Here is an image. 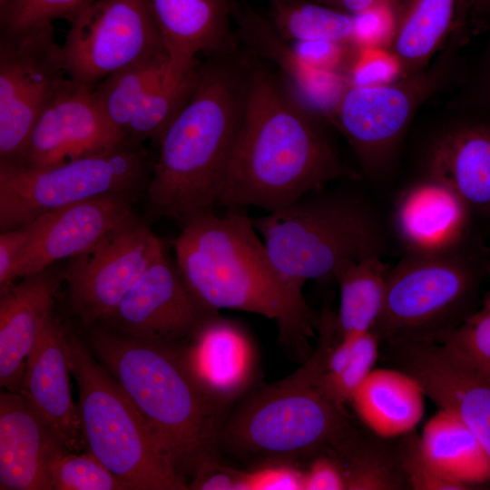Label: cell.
<instances>
[{
  "label": "cell",
  "mask_w": 490,
  "mask_h": 490,
  "mask_svg": "<svg viewBox=\"0 0 490 490\" xmlns=\"http://www.w3.org/2000/svg\"><path fill=\"white\" fill-rule=\"evenodd\" d=\"M253 57L245 118L218 206L281 210L345 175L319 114Z\"/></svg>",
  "instance_id": "cell-1"
},
{
  "label": "cell",
  "mask_w": 490,
  "mask_h": 490,
  "mask_svg": "<svg viewBox=\"0 0 490 490\" xmlns=\"http://www.w3.org/2000/svg\"><path fill=\"white\" fill-rule=\"evenodd\" d=\"M252 64L241 46L201 62L192 93L158 142L145 191L158 216L184 224L214 212L245 118Z\"/></svg>",
  "instance_id": "cell-2"
},
{
  "label": "cell",
  "mask_w": 490,
  "mask_h": 490,
  "mask_svg": "<svg viewBox=\"0 0 490 490\" xmlns=\"http://www.w3.org/2000/svg\"><path fill=\"white\" fill-rule=\"evenodd\" d=\"M176 265L188 288L205 307L264 316L277 324L280 342L306 360L320 316L302 288L273 263L252 218L232 209L195 217L173 240Z\"/></svg>",
  "instance_id": "cell-3"
},
{
  "label": "cell",
  "mask_w": 490,
  "mask_h": 490,
  "mask_svg": "<svg viewBox=\"0 0 490 490\" xmlns=\"http://www.w3.org/2000/svg\"><path fill=\"white\" fill-rule=\"evenodd\" d=\"M85 343L140 411L179 475L189 483L219 460L226 416L189 372L181 344L130 337L93 326Z\"/></svg>",
  "instance_id": "cell-4"
},
{
  "label": "cell",
  "mask_w": 490,
  "mask_h": 490,
  "mask_svg": "<svg viewBox=\"0 0 490 490\" xmlns=\"http://www.w3.org/2000/svg\"><path fill=\"white\" fill-rule=\"evenodd\" d=\"M316 348L293 374L250 390L221 424L219 450L243 459L293 464L327 453L353 428L345 408L318 387L337 341L334 326L318 328Z\"/></svg>",
  "instance_id": "cell-5"
},
{
  "label": "cell",
  "mask_w": 490,
  "mask_h": 490,
  "mask_svg": "<svg viewBox=\"0 0 490 490\" xmlns=\"http://www.w3.org/2000/svg\"><path fill=\"white\" fill-rule=\"evenodd\" d=\"M326 187L252 219L278 270L302 289L309 279H335L352 262L382 257L386 247L369 206L352 192Z\"/></svg>",
  "instance_id": "cell-6"
},
{
  "label": "cell",
  "mask_w": 490,
  "mask_h": 490,
  "mask_svg": "<svg viewBox=\"0 0 490 490\" xmlns=\"http://www.w3.org/2000/svg\"><path fill=\"white\" fill-rule=\"evenodd\" d=\"M65 350L77 384L86 451L128 490L188 489L140 411L85 341L67 325Z\"/></svg>",
  "instance_id": "cell-7"
},
{
  "label": "cell",
  "mask_w": 490,
  "mask_h": 490,
  "mask_svg": "<svg viewBox=\"0 0 490 490\" xmlns=\"http://www.w3.org/2000/svg\"><path fill=\"white\" fill-rule=\"evenodd\" d=\"M490 261L463 246L390 268L374 332L382 344L441 343L479 306Z\"/></svg>",
  "instance_id": "cell-8"
},
{
  "label": "cell",
  "mask_w": 490,
  "mask_h": 490,
  "mask_svg": "<svg viewBox=\"0 0 490 490\" xmlns=\"http://www.w3.org/2000/svg\"><path fill=\"white\" fill-rule=\"evenodd\" d=\"M153 162L142 144L130 142L47 169L0 162V230L95 197L146 191Z\"/></svg>",
  "instance_id": "cell-9"
},
{
  "label": "cell",
  "mask_w": 490,
  "mask_h": 490,
  "mask_svg": "<svg viewBox=\"0 0 490 490\" xmlns=\"http://www.w3.org/2000/svg\"><path fill=\"white\" fill-rule=\"evenodd\" d=\"M70 82L53 23L0 31V162L20 159L37 120Z\"/></svg>",
  "instance_id": "cell-10"
},
{
  "label": "cell",
  "mask_w": 490,
  "mask_h": 490,
  "mask_svg": "<svg viewBox=\"0 0 490 490\" xmlns=\"http://www.w3.org/2000/svg\"><path fill=\"white\" fill-rule=\"evenodd\" d=\"M70 24L62 47L77 86L93 91L113 73L168 56L148 0H95Z\"/></svg>",
  "instance_id": "cell-11"
},
{
  "label": "cell",
  "mask_w": 490,
  "mask_h": 490,
  "mask_svg": "<svg viewBox=\"0 0 490 490\" xmlns=\"http://www.w3.org/2000/svg\"><path fill=\"white\" fill-rule=\"evenodd\" d=\"M164 250L135 216L109 231L70 259L63 274L73 311L87 326L102 323Z\"/></svg>",
  "instance_id": "cell-12"
},
{
  "label": "cell",
  "mask_w": 490,
  "mask_h": 490,
  "mask_svg": "<svg viewBox=\"0 0 490 490\" xmlns=\"http://www.w3.org/2000/svg\"><path fill=\"white\" fill-rule=\"evenodd\" d=\"M217 314L195 298L164 250L99 325L133 338L181 344Z\"/></svg>",
  "instance_id": "cell-13"
},
{
  "label": "cell",
  "mask_w": 490,
  "mask_h": 490,
  "mask_svg": "<svg viewBox=\"0 0 490 490\" xmlns=\"http://www.w3.org/2000/svg\"><path fill=\"white\" fill-rule=\"evenodd\" d=\"M391 368L415 378L439 409L457 416L490 457V377L444 343L382 344Z\"/></svg>",
  "instance_id": "cell-14"
},
{
  "label": "cell",
  "mask_w": 490,
  "mask_h": 490,
  "mask_svg": "<svg viewBox=\"0 0 490 490\" xmlns=\"http://www.w3.org/2000/svg\"><path fill=\"white\" fill-rule=\"evenodd\" d=\"M138 194L113 193L43 213L25 224L29 238L15 271V280L72 259L134 216Z\"/></svg>",
  "instance_id": "cell-15"
},
{
  "label": "cell",
  "mask_w": 490,
  "mask_h": 490,
  "mask_svg": "<svg viewBox=\"0 0 490 490\" xmlns=\"http://www.w3.org/2000/svg\"><path fill=\"white\" fill-rule=\"evenodd\" d=\"M89 89L72 81L34 124L20 159L41 170L128 142L95 105Z\"/></svg>",
  "instance_id": "cell-16"
},
{
  "label": "cell",
  "mask_w": 490,
  "mask_h": 490,
  "mask_svg": "<svg viewBox=\"0 0 490 490\" xmlns=\"http://www.w3.org/2000/svg\"><path fill=\"white\" fill-rule=\"evenodd\" d=\"M183 361L208 399L225 414L252 387L258 354L250 336L215 315L181 344Z\"/></svg>",
  "instance_id": "cell-17"
},
{
  "label": "cell",
  "mask_w": 490,
  "mask_h": 490,
  "mask_svg": "<svg viewBox=\"0 0 490 490\" xmlns=\"http://www.w3.org/2000/svg\"><path fill=\"white\" fill-rule=\"evenodd\" d=\"M233 0H148L169 63L165 81L175 84L199 64V54H230L240 48L232 27Z\"/></svg>",
  "instance_id": "cell-18"
},
{
  "label": "cell",
  "mask_w": 490,
  "mask_h": 490,
  "mask_svg": "<svg viewBox=\"0 0 490 490\" xmlns=\"http://www.w3.org/2000/svg\"><path fill=\"white\" fill-rule=\"evenodd\" d=\"M65 338L66 325L54 313L28 355L20 393L60 443L80 453L86 444L72 397Z\"/></svg>",
  "instance_id": "cell-19"
},
{
  "label": "cell",
  "mask_w": 490,
  "mask_h": 490,
  "mask_svg": "<svg viewBox=\"0 0 490 490\" xmlns=\"http://www.w3.org/2000/svg\"><path fill=\"white\" fill-rule=\"evenodd\" d=\"M231 19L240 45L262 62H270L289 90L316 113L336 109L344 93L338 75L311 64L276 30L270 18L232 1Z\"/></svg>",
  "instance_id": "cell-20"
},
{
  "label": "cell",
  "mask_w": 490,
  "mask_h": 490,
  "mask_svg": "<svg viewBox=\"0 0 490 490\" xmlns=\"http://www.w3.org/2000/svg\"><path fill=\"white\" fill-rule=\"evenodd\" d=\"M65 448L17 392L0 394V489L54 490L49 467Z\"/></svg>",
  "instance_id": "cell-21"
},
{
  "label": "cell",
  "mask_w": 490,
  "mask_h": 490,
  "mask_svg": "<svg viewBox=\"0 0 490 490\" xmlns=\"http://www.w3.org/2000/svg\"><path fill=\"white\" fill-rule=\"evenodd\" d=\"M0 293V385L20 393L26 359L54 314L60 277L49 268Z\"/></svg>",
  "instance_id": "cell-22"
},
{
  "label": "cell",
  "mask_w": 490,
  "mask_h": 490,
  "mask_svg": "<svg viewBox=\"0 0 490 490\" xmlns=\"http://www.w3.org/2000/svg\"><path fill=\"white\" fill-rule=\"evenodd\" d=\"M469 211L456 192L432 178L401 197L396 226L409 254H444L464 245Z\"/></svg>",
  "instance_id": "cell-23"
},
{
  "label": "cell",
  "mask_w": 490,
  "mask_h": 490,
  "mask_svg": "<svg viewBox=\"0 0 490 490\" xmlns=\"http://www.w3.org/2000/svg\"><path fill=\"white\" fill-rule=\"evenodd\" d=\"M411 106L407 93L397 86L354 84L345 89L335 115L363 165L370 169L405 126Z\"/></svg>",
  "instance_id": "cell-24"
},
{
  "label": "cell",
  "mask_w": 490,
  "mask_h": 490,
  "mask_svg": "<svg viewBox=\"0 0 490 490\" xmlns=\"http://www.w3.org/2000/svg\"><path fill=\"white\" fill-rule=\"evenodd\" d=\"M426 395L402 370L373 369L354 393L350 404L368 430L396 438L415 430L424 416Z\"/></svg>",
  "instance_id": "cell-25"
},
{
  "label": "cell",
  "mask_w": 490,
  "mask_h": 490,
  "mask_svg": "<svg viewBox=\"0 0 490 490\" xmlns=\"http://www.w3.org/2000/svg\"><path fill=\"white\" fill-rule=\"evenodd\" d=\"M433 179L456 192L470 208H490V123L468 121L437 147Z\"/></svg>",
  "instance_id": "cell-26"
},
{
  "label": "cell",
  "mask_w": 490,
  "mask_h": 490,
  "mask_svg": "<svg viewBox=\"0 0 490 490\" xmlns=\"http://www.w3.org/2000/svg\"><path fill=\"white\" fill-rule=\"evenodd\" d=\"M423 450L446 476L470 489L490 482V457L467 426L450 411L439 409L420 436Z\"/></svg>",
  "instance_id": "cell-27"
},
{
  "label": "cell",
  "mask_w": 490,
  "mask_h": 490,
  "mask_svg": "<svg viewBox=\"0 0 490 490\" xmlns=\"http://www.w3.org/2000/svg\"><path fill=\"white\" fill-rule=\"evenodd\" d=\"M326 454L339 466L346 490L408 489L397 437L383 438L354 426Z\"/></svg>",
  "instance_id": "cell-28"
},
{
  "label": "cell",
  "mask_w": 490,
  "mask_h": 490,
  "mask_svg": "<svg viewBox=\"0 0 490 490\" xmlns=\"http://www.w3.org/2000/svg\"><path fill=\"white\" fill-rule=\"evenodd\" d=\"M390 268L382 257L372 256L352 262L338 273L339 307L335 322L339 338H356L374 330Z\"/></svg>",
  "instance_id": "cell-29"
},
{
  "label": "cell",
  "mask_w": 490,
  "mask_h": 490,
  "mask_svg": "<svg viewBox=\"0 0 490 490\" xmlns=\"http://www.w3.org/2000/svg\"><path fill=\"white\" fill-rule=\"evenodd\" d=\"M469 9V0H404L394 30L398 59L407 65L424 62Z\"/></svg>",
  "instance_id": "cell-30"
},
{
  "label": "cell",
  "mask_w": 490,
  "mask_h": 490,
  "mask_svg": "<svg viewBox=\"0 0 490 490\" xmlns=\"http://www.w3.org/2000/svg\"><path fill=\"white\" fill-rule=\"evenodd\" d=\"M289 43L340 44L356 39L352 15L308 0H272L269 17Z\"/></svg>",
  "instance_id": "cell-31"
},
{
  "label": "cell",
  "mask_w": 490,
  "mask_h": 490,
  "mask_svg": "<svg viewBox=\"0 0 490 490\" xmlns=\"http://www.w3.org/2000/svg\"><path fill=\"white\" fill-rule=\"evenodd\" d=\"M55 490H128L93 454L62 448L54 456L49 467Z\"/></svg>",
  "instance_id": "cell-32"
},
{
  "label": "cell",
  "mask_w": 490,
  "mask_h": 490,
  "mask_svg": "<svg viewBox=\"0 0 490 490\" xmlns=\"http://www.w3.org/2000/svg\"><path fill=\"white\" fill-rule=\"evenodd\" d=\"M95 0H0V31L11 32L57 19H74Z\"/></svg>",
  "instance_id": "cell-33"
},
{
  "label": "cell",
  "mask_w": 490,
  "mask_h": 490,
  "mask_svg": "<svg viewBox=\"0 0 490 490\" xmlns=\"http://www.w3.org/2000/svg\"><path fill=\"white\" fill-rule=\"evenodd\" d=\"M380 356V342L374 330L356 338L354 350L343 370L334 378L318 382L322 394L338 407L345 408L354 393L373 370Z\"/></svg>",
  "instance_id": "cell-34"
},
{
  "label": "cell",
  "mask_w": 490,
  "mask_h": 490,
  "mask_svg": "<svg viewBox=\"0 0 490 490\" xmlns=\"http://www.w3.org/2000/svg\"><path fill=\"white\" fill-rule=\"evenodd\" d=\"M441 343L490 377V290L482 297L478 308Z\"/></svg>",
  "instance_id": "cell-35"
},
{
  "label": "cell",
  "mask_w": 490,
  "mask_h": 490,
  "mask_svg": "<svg viewBox=\"0 0 490 490\" xmlns=\"http://www.w3.org/2000/svg\"><path fill=\"white\" fill-rule=\"evenodd\" d=\"M401 467L408 489L466 490L467 487L442 474L425 454L415 431L397 437Z\"/></svg>",
  "instance_id": "cell-36"
},
{
  "label": "cell",
  "mask_w": 490,
  "mask_h": 490,
  "mask_svg": "<svg viewBox=\"0 0 490 490\" xmlns=\"http://www.w3.org/2000/svg\"><path fill=\"white\" fill-rule=\"evenodd\" d=\"M303 474L291 463H264L242 471L243 490H303Z\"/></svg>",
  "instance_id": "cell-37"
},
{
  "label": "cell",
  "mask_w": 490,
  "mask_h": 490,
  "mask_svg": "<svg viewBox=\"0 0 490 490\" xmlns=\"http://www.w3.org/2000/svg\"><path fill=\"white\" fill-rule=\"evenodd\" d=\"M29 238L26 225L1 230L0 233V293L15 280V269L23 256Z\"/></svg>",
  "instance_id": "cell-38"
},
{
  "label": "cell",
  "mask_w": 490,
  "mask_h": 490,
  "mask_svg": "<svg viewBox=\"0 0 490 490\" xmlns=\"http://www.w3.org/2000/svg\"><path fill=\"white\" fill-rule=\"evenodd\" d=\"M303 473V490L346 489L345 479L339 466L328 454L311 459Z\"/></svg>",
  "instance_id": "cell-39"
},
{
  "label": "cell",
  "mask_w": 490,
  "mask_h": 490,
  "mask_svg": "<svg viewBox=\"0 0 490 490\" xmlns=\"http://www.w3.org/2000/svg\"><path fill=\"white\" fill-rule=\"evenodd\" d=\"M188 489L243 490L242 471L223 466L217 460L201 467L190 481Z\"/></svg>",
  "instance_id": "cell-40"
},
{
  "label": "cell",
  "mask_w": 490,
  "mask_h": 490,
  "mask_svg": "<svg viewBox=\"0 0 490 490\" xmlns=\"http://www.w3.org/2000/svg\"><path fill=\"white\" fill-rule=\"evenodd\" d=\"M473 92L477 107L490 114V34L476 67Z\"/></svg>",
  "instance_id": "cell-41"
},
{
  "label": "cell",
  "mask_w": 490,
  "mask_h": 490,
  "mask_svg": "<svg viewBox=\"0 0 490 490\" xmlns=\"http://www.w3.org/2000/svg\"><path fill=\"white\" fill-rule=\"evenodd\" d=\"M359 64L355 72V84H373L391 74L390 63L380 56H369Z\"/></svg>",
  "instance_id": "cell-42"
},
{
  "label": "cell",
  "mask_w": 490,
  "mask_h": 490,
  "mask_svg": "<svg viewBox=\"0 0 490 490\" xmlns=\"http://www.w3.org/2000/svg\"><path fill=\"white\" fill-rule=\"evenodd\" d=\"M347 14L355 15L363 13L386 0H316Z\"/></svg>",
  "instance_id": "cell-43"
},
{
  "label": "cell",
  "mask_w": 490,
  "mask_h": 490,
  "mask_svg": "<svg viewBox=\"0 0 490 490\" xmlns=\"http://www.w3.org/2000/svg\"><path fill=\"white\" fill-rule=\"evenodd\" d=\"M469 15L476 19L490 17V0H469Z\"/></svg>",
  "instance_id": "cell-44"
}]
</instances>
